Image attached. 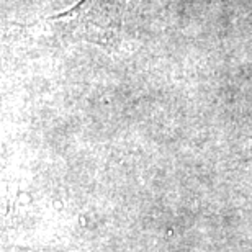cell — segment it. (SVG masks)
<instances>
[{"label": "cell", "instance_id": "obj_1", "mask_svg": "<svg viewBox=\"0 0 252 252\" xmlns=\"http://www.w3.org/2000/svg\"><path fill=\"white\" fill-rule=\"evenodd\" d=\"M126 0H80L64 13L49 18L58 33L69 39L112 46L122 30Z\"/></svg>", "mask_w": 252, "mask_h": 252}, {"label": "cell", "instance_id": "obj_2", "mask_svg": "<svg viewBox=\"0 0 252 252\" xmlns=\"http://www.w3.org/2000/svg\"><path fill=\"white\" fill-rule=\"evenodd\" d=\"M246 160H252V136L249 138V143H248V156H246Z\"/></svg>", "mask_w": 252, "mask_h": 252}]
</instances>
